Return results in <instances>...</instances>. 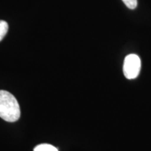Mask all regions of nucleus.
I'll return each instance as SVG.
<instances>
[{
	"label": "nucleus",
	"mask_w": 151,
	"mask_h": 151,
	"mask_svg": "<svg viewBox=\"0 0 151 151\" xmlns=\"http://www.w3.org/2000/svg\"><path fill=\"white\" fill-rule=\"evenodd\" d=\"M20 117V106L16 97L8 91L0 90V118L7 122H14Z\"/></svg>",
	"instance_id": "obj_1"
},
{
	"label": "nucleus",
	"mask_w": 151,
	"mask_h": 151,
	"mask_svg": "<svg viewBox=\"0 0 151 151\" xmlns=\"http://www.w3.org/2000/svg\"><path fill=\"white\" fill-rule=\"evenodd\" d=\"M140 58L135 54L126 56L123 65V73L127 79H134L139 76L141 70Z\"/></svg>",
	"instance_id": "obj_2"
},
{
	"label": "nucleus",
	"mask_w": 151,
	"mask_h": 151,
	"mask_svg": "<svg viewBox=\"0 0 151 151\" xmlns=\"http://www.w3.org/2000/svg\"><path fill=\"white\" fill-rule=\"evenodd\" d=\"M34 151H58V150L52 145L43 143V144L36 146L34 149Z\"/></svg>",
	"instance_id": "obj_3"
},
{
	"label": "nucleus",
	"mask_w": 151,
	"mask_h": 151,
	"mask_svg": "<svg viewBox=\"0 0 151 151\" xmlns=\"http://www.w3.org/2000/svg\"><path fill=\"white\" fill-rule=\"evenodd\" d=\"M9 30V24L6 21L0 20V41L4 39Z\"/></svg>",
	"instance_id": "obj_4"
},
{
	"label": "nucleus",
	"mask_w": 151,
	"mask_h": 151,
	"mask_svg": "<svg viewBox=\"0 0 151 151\" xmlns=\"http://www.w3.org/2000/svg\"><path fill=\"white\" fill-rule=\"evenodd\" d=\"M122 1L130 9H134L137 6V0H122Z\"/></svg>",
	"instance_id": "obj_5"
}]
</instances>
